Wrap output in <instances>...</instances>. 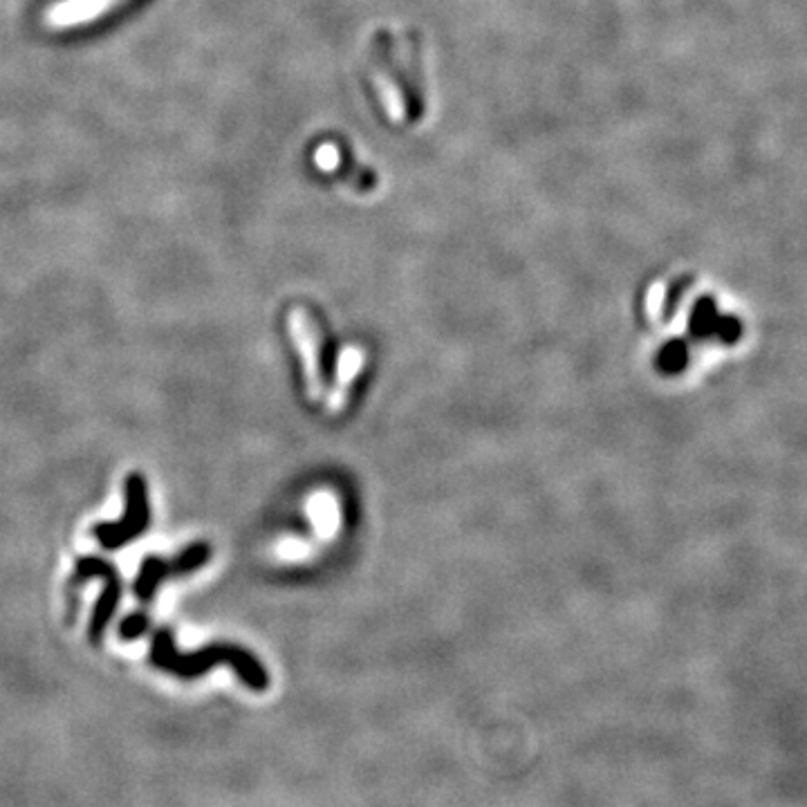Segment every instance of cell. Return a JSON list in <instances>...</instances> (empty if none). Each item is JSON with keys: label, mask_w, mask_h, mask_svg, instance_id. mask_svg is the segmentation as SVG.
<instances>
[{"label": "cell", "mask_w": 807, "mask_h": 807, "mask_svg": "<svg viewBox=\"0 0 807 807\" xmlns=\"http://www.w3.org/2000/svg\"><path fill=\"white\" fill-rule=\"evenodd\" d=\"M370 72L386 115L393 122H411L424 110L420 50L415 39L402 45L393 34L379 32L373 39Z\"/></svg>", "instance_id": "6da1fadb"}, {"label": "cell", "mask_w": 807, "mask_h": 807, "mask_svg": "<svg viewBox=\"0 0 807 807\" xmlns=\"http://www.w3.org/2000/svg\"><path fill=\"white\" fill-rule=\"evenodd\" d=\"M153 662L160 666V669L169 671L173 675L180 677H198L202 673H207L211 666L227 664L231 669H236L247 686L252 689L263 691L267 686V675L263 671V666L258 664L256 657L252 653L243 651V648L231 646V644H218L209 646L200 653L182 655L175 651V642L169 630H160L153 639Z\"/></svg>", "instance_id": "7a4b0ae2"}, {"label": "cell", "mask_w": 807, "mask_h": 807, "mask_svg": "<svg viewBox=\"0 0 807 807\" xmlns=\"http://www.w3.org/2000/svg\"><path fill=\"white\" fill-rule=\"evenodd\" d=\"M126 512L117 523H97L92 534L104 550H119L133 543L139 534L148 530L151 523V505H148V485L142 473H131L124 482Z\"/></svg>", "instance_id": "3957f363"}, {"label": "cell", "mask_w": 807, "mask_h": 807, "mask_svg": "<svg viewBox=\"0 0 807 807\" xmlns=\"http://www.w3.org/2000/svg\"><path fill=\"white\" fill-rule=\"evenodd\" d=\"M88 579L104 581V590H101V597L97 599L88 628L90 639L97 644L101 635H104L108 621L113 619L117 610L119 597H122V579H119V572L110 561L101 559V556H81L77 561V570H74L72 583H83Z\"/></svg>", "instance_id": "277c9868"}, {"label": "cell", "mask_w": 807, "mask_h": 807, "mask_svg": "<svg viewBox=\"0 0 807 807\" xmlns=\"http://www.w3.org/2000/svg\"><path fill=\"white\" fill-rule=\"evenodd\" d=\"M211 559V547L207 543H193L187 550L180 552L173 561H164L162 556L151 554L139 565V574L135 581V595L139 601H151L157 586L169 577H184L200 570Z\"/></svg>", "instance_id": "5b68a950"}, {"label": "cell", "mask_w": 807, "mask_h": 807, "mask_svg": "<svg viewBox=\"0 0 807 807\" xmlns=\"http://www.w3.org/2000/svg\"><path fill=\"white\" fill-rule=\"evenodd\" d=\"M119 3L122 0H59L45 9V25L52 30H70L97 21Z\"/></svg>", "instance_id": "8992f818"}, {"label": "cell", "mask_w": 807, "mask_h": 807, "mask_svg": "<svg viewBox=\"0 0 807 807\" xmlns=\"http://www.w3.org/2000/svg\"><path fill=\"white\" fill-rule=\"evenodd\" d=\"M148 628V617L142 615V612H133V615H128L122 626H119V635L124 639H137L146 633Z\"/></svg>", "instance_id": "52a82bcc"}]
</instances>
